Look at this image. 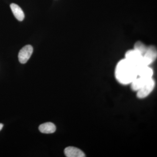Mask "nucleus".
<instances>
[{
    "instance_id": "1",
    "label": "nucleus",
    "mask_w": 157,
    "mask_h": 157,
    "mask_svg": "<svg viewBox=\"0 0 157 157\" xmlns=\"http://www.w3.org/2000/svg\"><path fill=\"white\" fill-rule=\"evenodd\" d=\"M115 76L121 84H130L138 76L137 67L127 59H122L117 65Z\"/></svg>"
},
{
    "instance_id": "2",
    "label": "nucleus",
    "mask_w": 157,
    "mask_h": 157,
    "mask_svg": "<svg viewBox=\"0 0 157 157\" xmlns=\"http://www.w3.org/2000/svg\"><path fill=\"white\" fill-rule=\"evenodd\" d=\"M125 58L128 60L137 67L145 66L143 63V56L135 49H130L126 52Z\"/></svg>"
},
{
    "instance_id": "3",
    "label": "nucleus",
    "mask_w": 157,
    "mask_h": 157,
    "mask_svg": "<svg viewBox=\"0 0 157 157\" xmlns=\"http://www.w3.org/2000/svg\"><path fill=\"white\" fill-rule=\"evenodd\" d=\"M155 82L152 78L149 79L147 82L141 88L137 90V96L139 99L146 98L153 90Z\"/></svg>"
},
{
    "instance_id": "4",
    "label": "nucleus",
    "mask_w": 157,
    "mask_h": 157,
    "mask_svg": "<svg viewBox=\"0 0 157 157\" xmlns=\"http://www.w3.org/2000/svg\"><path fill=\"white\" fill-rule=\"evenodd\" d=\"M157 57V50L155 46L150 45L143 55V63L145 66H149L155 61Z\"/></svg>"
},
{
    "instance_id": "5",
    "label": "nucleus",
    "mask_w": 157,
    "mask_h": 157,
    "mask_svg": "<svg viewBox=\"0 0 157 157\" xmlns=\"http://www.w3.org/2000/svg\"><path fill=\"white\" fill-rule=\"evenodd\" d=\"M33 52V48L32 45H26L23 47L18 53V58L20 63L21 64L26 63L30 58Z\"/></svg>"
},
{
    "instance_id": "6",
    "label": "nucleus",
    "mask_w": 157,
    "mask_h": 157,
    "mask_svg": "<svg viewBox=\"0 0 157 157\" xmlns=\"http://www.w3.org/2000/svg\"><path fill=\"white\" fill-rule=\"evenodd\" d=\"M65 155L67 157H84L85 154L82 151L74 147H68L64 150Z\"/></svg>"
},
{
    "instance_id": "7",
    "label": "nucleus",
    "mask_w": 157,
    "mask_h": 157,
    "mask_svg": "<svg viewBox=\"0 0 157 157\" xmlns=\"http://www.w3.org/2000/svg\"><path fill=\"white\" fill-rule=\"evenodd\" d=\"M153 70L149 66H142L137 68L138 76L144 78H152Z\"/></svg>"
},
{
    "instance_id": "8",
    "label": "nucleus",
    "mask_w": 157,
    "mask_h": 157,
    "mask_svg": "<svg viewBox=\"0 0 157 157\" xmlns=\"http://www.w3.org/2000/svg\"><path fill=\"white\" fill-rule=\"evenodd\" d=\"M151 78H144V77L137 76V78H135V80L131 83V87H132V90L134 91L138 90Z\"/></svg>"
},
{
    "instance_id": "9",
    "label": "nucleus",
    "mask_w": 157,
    "mask_h": 157,
    "mask_svg": "<svg viewBox=\"0 0 157 157\" xmlns=\"http://www.w3.org/2000/svg\"><path fill=\"white\" fill-rule=\"evenodd\" d=\"M10 8L16 19L19 21H22L25 18V14L21 8L14 3H12L10 5Z\"/></svg>"
},
{
    "instance_id": "10",
    "label": "nucleus",
    "mask_w": 157,
    "mask_h": 157,
    "mask_svg": "<svg viewBox=\"0 0 157 157\" xmlns=\"http://www.w3.org/2000/svg\"><path fill=\"white\" fill-rule=\"evenodd\" d=\"M39 129L41 133L44 134H52L56 131V127L52 123L47 122L40 125Z\"/></svg>"
},
{
    "instance_id": "11",
    "label": "nucleus",
    "mask_w": 157,
    "mask_h": 157,
    "mask_svg": "<svg viewBox=\"0 0 157 157\" xmlns=\"http://www.w3.org/2000/svg\"><path fill=\"white\" fill-rule=\"evenodd\" d=\"M147 48V46L141 41H137L134 45V49L140 52L143 56L146 52Z\"/></svg>"
},
{
    "instance_id": "12",
    "label": "nucleus",
    "mask_w": 157,
    "mask_h": 157,
    "mask_svg": "<svg viewBox=\"0 0 157 157\" xmlns=\"http://www.w3.org/2000/svg\"><path fill=\"white\" fill-rule=\"evenodd\" d=\"M3 127V124L0 123V131L2 130Z\"/></svg>"
}]
</instances>
